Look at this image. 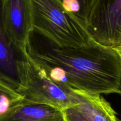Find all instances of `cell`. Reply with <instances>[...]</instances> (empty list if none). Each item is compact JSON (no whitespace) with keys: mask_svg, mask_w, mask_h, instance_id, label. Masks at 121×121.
Returning <instances> with one entry per match:
<instances>
[{"mask_svg":"<svg viewBox=\"0 0 121 121\" xmlns=\"http://www.w3.org/2000/svg\"><path fill=\"white\" fill-rule=\"evenodd\" d=\"M24 50L52 81L66 90L121 95V59L113 48L93 39L85 46L61 47L32 30Z\"/></svg>","mask_w":121,"mask_h":121,"instance_id":"cell-1","label":"cell"},{"mask_svg":"<svg viewBox=\"0 0 121 121\" xmlns=\"http://www.w3.org/2000/svg\"><path fill=\"white\" fill-rule=\"evenodd\" d=\"M32 30L61 47H78L92 39L85 27L62 5V0H28Z\"/></svg>","mask_w":121,"mask_h":121,"instance_id":"cell-2","label":"cell"},{"mask_svg":"<svg viewBox=\"0 0 121 121\" xmlns=\"http://www.w3.org/2000/svg\"><path fill=\"white\" fill-rule=\"evenodd\" d=\"M20 85L17 92L27 102L50 105L64 110L75 105L72 92L52 81L24 50L19 65Z\"/></svg>","mask_w":121,"mask_h":121,"instance_id":"cell-3","label":"cell"},{"mask_svg":"<svg viewBox=\"0 0 121 121\" xmlns=\"http://www.w3.org/2000/svg\"><path fill=\"white\" fill-rule=\"evenodd\" d=\"M86 28L98 43L114 48L121 43V0H85Z\"/></svg>","mask_w":121,"mask_h":121,"instance_id":"cell-4","label":"cell"},{"mask_svg":"<svg viewBox=\"0 0 121 121\" xmlns=\"http://www.w3.org/2000/svg\"><path fill=\"white\" fill-rule=\"evenodd\" d=\"M3 18L6 30L19 50L26 48L32 31L28 0H2Z\"/></svg>","mask_w":121,"mask_h":121,"instance_id":"cell-5","label":"cell"},{"mask_svg":"<svg viewBox=\"0 0 121 121\" xmlns=\"http://www.w3.org/2000/svg\"><path fill=\"white\" fill-rule=\"evenodd\" d=\"M22 51L14 44L4 24L2 0H0V79L15 89L20 85L19 65Z\"/></svg>","mask_w":121,"mask_h":121,"instance_id":"cell-6","label":"cell"},{"mask_svg":"<svg viewBox=\"0 0 121 121\" xmlns=\"http://www.w3.org/2000/svg\"><path fill=\"white\" fill-rule=\"evenodd\" d=\"M0 121H65V116L57 108L23 100Z\"/></svg>","mask_w":121,"mask_h":121,"instance_id":"cell-7","label":"cell"},{"mask_svg":"<svg viewBox=\"0 0 121 121\" xmlns=\"http://www.w3.org/2000/svg\"><path fill=\"white\" fill-rule=\"evenodd\" d=\"M71 92L76 105L92 121H121L111 104L102 95Z\"/></svg>","mask_w":121,"mask_h":121,"instance_id":"cell-8","label":"cell"},{"mask_svg":"<svg viewBox=\"0 0 121 121\" xmlns=\"http://www.w3.org/2000/svg\"><path fill=\"white\" fill-rule=\"evenodd\" d=\"M22 101L23 97L15 89L0 79V119Z\"/></svg>","mask_w":121,"mask_h":121,"instance_id":"cell-9","label":"cell"},{"mask_svg":"<svg viewBox=\"0 0 121 121\" xmlns=\"http://www.w3.org/2000/svg\"><path fill=\"white\" fill-rule=\"evenodd\" d=\"M66 121H92L76 105L63 110Z\"/></svg>","mask_w":121,"mask_h":121,"instance_id":"cell-10","label":"cell"},{"mask_svg":"<svg viewBox=\"0 0 121 121\" xmlns=\"http://www.w3.org/2000/svg\"><path fill=\"white\" fill-rule=\"evenodd\" d=\"M82 7L83 14L84 19L85 21V27H86V15H85V0H79Z\"/></svg>","mask_w":121,"mask_h":121,"instance_id":"cell-11","label":"cell"},{"mask_svg":"<svg viewBox=\"0 0 121 121\" xmlns=\"http://www.w3.org/2000/svg\"><path fill=\"white\" fill-rule=\"evenodd\" d=\"M113 48L115 50V51L117 52V54L119 55V56L120 57L121 59V43L119 45H118V46H117V47H114V48Z\"/></svg>","mask_w":121,"mask_h":121,"instance_id":"cell-12","label":"cell"},{"mask_svg":"<svg viewBox=\"0 0 121 121\" xmlns=\"http://www.w3.org/2000/svg\"></svg>","mask_w":121,"mask_h":121,"instance_id":"cell-13","label":"cell"},{"mask_svg":"<svg viewBox=\"0 0 121 121\" xmlns=\"http://www.w3.org/2000/svg\"><path fill=\"white\" fill-rule=\"evenodd\" d=\"M65 121H66V120H65Z\"/></svg>","mask_w":121,"mask_h":121,"instance_id":"cell-14","label":"cell"}]
</instances>
